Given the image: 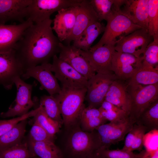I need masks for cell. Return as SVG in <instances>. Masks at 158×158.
<instances>
[{
	"instance_id": "cell-1",
	"label": "cell",
	"mask_w": 158,
	"mask_h": 158,
	"mask_svg": "<svg viewBox=\"0 0 158 158\" xmlns=\"http://www.w3.org/2000/svg\"><path fill=\"white\" fill-rule=\"evenodd\" d=\"M50 18L33 23L24 32L14 49L25 71L27 68L49 63L60 51L61 42L54 34Z\"/></svg>"
},
{
	"instance_id": "cell-29",
	"label": "cell",
	"mask_w": 158,
	"mask_h": 158,
	"mask_svg": "<svg viewBox=\"0 0 158 158\" xmlns=\"http://www.w3.org/2000/svg\"><path fill=\"white\" fill-rule=\"evenodd\" d=\"M135 123L145 127L147 131L158 129V100L147 107L140 114Z\"/></svg>"
},
{
	"instance_id": "cell-27",
	"label": "cell",
	"mask_w": 158,
	"mask_h": 158,
	"mask_svg": "<svg viewBox=\"0 0 158 158\" xmlns=\"http://www.w3.org/2000/svg\"><path fill=\"white\" fill-rule=\"evenodd\" d=\"M99 21L107 20L115 11L120 10L123 4V0H89Z\"/></svg>"
},
{
	"instance_id": "cell-3",
	"label": "cell",
	"mask_w": 158,
	"mask_h": 158,
	"mask_svg": "<svg viewBox=\"0 0 158 158\" xmlns=\"http://www.w3.org/2000/svg\"><path fill=\"white\" fill-rule=\"evenodd\" d=\"M87 88L73 89L62 87L55 95L58 101L63 124L67 129L79 123L81 113L85 107L84 102Z\"/></svg>"
},
{
	"instance_id": "cell-15",
	"label": "cell",
	"mask_w": 158,
	"mask_h": 158,
	"mask_svg": "<svg viewBox=\"0 0 158 158\" xmlns=\"http://www.w3.org/2000/svg\"><path fill=\"white\" fill-rule=\"evenodd\" d=\"M51 64L45 63L27 69L22 77L24 79L31 77L37 80L40 83V90H45L50 95L59 94L61 88L57 79L51 70Z\"/></svg>"
},
{
	"instance_id": "cell-7",
	"label": "cell",
	"mask_w": 158,
	"mask_h": 158,
	"mask_svg": "<svg viewBox=\"0 0 158 158\" xmlns=\"http://www.w3.org/2000/svg\"><path fill=\"white\" fill-rule=\"evenodd\" d=\"M118 79L114 74L96 73L88 80L85 99L88 106L98 108L104 100L110 86Z\"/></svg>"
},
{
	"instance_id": "cell-28",
	"label": "cell",
	"mask_w": 158,
	"mask_h": 158,
	"mask_svg": "<svg viewBox=\"0 0 158 158\" xmlns=\"http://www.w3.org/2000/svg\"><path fill=\"white\" fill-rule=\"evenodd\" d=\"M27 123V119L21 121L0 137V150L22 142L25 133Z\"/></svg>"
},
{
	"instance_id": "cell-4",
	"label": "cell",
	"mask_w": 158,
	"mask_h": 158,
	"mask_svg": "<svg viewBox=\"0 0 158 158\" xmlns=\"http://www.w3.org/2000/svg\"><path fill=\"white\" fill-rule=\"evenodd\" d=\"M106 21L107 24L102 37L90 49H95L106 44L114 46L121 38L142 28L122 14L120 10L114 12Z\"/></svg>"
},
{
	"instance_id": "cell-35",
	"label": "cell",
	"mask_w": 158,
	"mask_h": 158,
	"mask_svg": "<svg viewBox=\"0 0 158 158\" xmlns=\"http://www.w3.org/2000/svg\"><path fill=\"white\" fill-rule=\"evenodd\" d=\"M145 150L138 154L133 152L121 150H110L109 149H100L97 153V156L103 158H142Z\"/></svg>"
},
{
	"instance_id": "cell-31",
	"label": "cell",
	"mask_w": 158,
	"mask_h": 158,
	"mask_svg": "<svg viewBox=\"0 0 158 158\" xmlns=\"http://www.w3.org/2000/svg\"><path fill=\"white\" fill-rule=\"evenodd\" d=\"M98 109L102 117L110 122L119 121L129 116L123 110L105 100Z\"/></svg>"
},
{
	"instance_id": "cell-8",
	"label": "cell",
	"mask_w": 158,
	"mask_h": 158,
	"mask_svg": "<svg viewBox=\"0 0 158 158\" xmlns=\"http://www.w3.org/2000/svg\"><path fill=\"white\" fill-rule=\"evenodd\" d=\"M52 59L51 70L62 87L73 89L87 88L88 80L84 76L56 55Z\"/></svg>"
},
{
	"instance_id": "cell-5",
	"label": "cell",
	"mask_w": 158,
	"mask_h": 158,
	"mask_svg": "<svg viewBox=\"0 0 158 158\" xmlns=\"http://www.w3.org/2000/svg\"><path fill=\"white\" fill-rule=\"evenodd\" d=\"M82 0H31L26 11V20L33 23L50 19V16L62 9L78 6Z\"/></svg>"
},
{
	"instance_id": "cell-22",
	"label": "cell",
	"mask_w": 158,
	"mask_h": 158,
	"mask_svg": "<svg viewBox=\"0 0 158 158\" xmlns=\"http://www.w3.org/2000/svg\"><path fill=\"white\" fill-rule=\"evenodd\" d=\"M104 100L108 101L126 112L128 115L130 112L131 100L126 85L117 79L114 81L109 86L106 95Z\"/></svg>"
},
{
	"instance_id": "cell-6",
	"label": "cell",
	"mask_w": 158,
	"mask_h": 158,
	"mask_svg": "<svg viewBox=\"0 0 158 158\" xmlns=\"http://www.w3.org/2000/svg\"><path fill=\"white\" fill-rule=\"evenodd\" d=\"M127 89L131 100L128 116L135 122L147 107L158 100V84L147 85L128 84Z\"/></svg>"
},
{
	"instance_id": "cell-16",
	"label": "cell",
	"mask_w": 158,
	"mask_h": 158,
	"mask_svg": "<svg viewBox=\"0 0 158 158\" xmlns=\"http://www.w3.org/2000/svg\"><path fill=\"white\" fill-rule=\"evenodd\" d=\"M59 58L68 63L87 80L96 72L88 61L81 54L78 49L73 46L60 44Z\"/></svg>"
},
{
	"instance_id": "cell-43",
	"label": "cell",
	"mask_w": 158,
	"mask_h": 158,
	"mask_svg": "<svg viewBox=\"0 0 158 158\" xmlns=\"http://www.w3.org/2000/svg\"><path fill=\"white\" fill-rule=\"evenodd\" d=\"M94 158H102L101 157L97 156L96 157H94Z\"/></svg>"
},
{
	"instance_id": "cell-17",
	"label": "cell",
	"mask_w": 158,
	"mask_h": 158,
	"mask_svg": "<svg viewBox=\"0 0 158 158\" xmlns=\"http://www.w3.org/2000/svg\"><path fill=\"white\" fill-rule=\"evenodd\" d=\"M99 21L89 0H82L77 6L75 24L68 37L64 41L67 45L77 40L84 30L90 25Z\"/></svg>"
},
{
	"instance_id": "cell-24",
	"label": "cell",
	"mask_w": 158,
	"mask_h": 158,
	"mask_svg": "<svg viewBox=\"0 0 158 158\" xmlns=\"http://www.w3.org/2000/svg\"><path fill=\"white\" fill-rule=\"evenodd\" d=\"M107 121L101 115L98 108L85 107L82 111L79 118L80 128L83 131L92 132Z\"/></svg>"
},
{
	"instance_id": "cell-11",
	"label": "cell",
	"mask_w": 158,
	"mask_h": 158,
	"mask_svg": "<svg viewBox=\"0 0 158 158\" xmlns=\"http://www.w3.org/2000/svg\"><path fill=\"white\" fill-rule=\"evenodd\" d=\"M14 84L17 89L14 104L10 107L7 111L1 114V117L23 116L27 113L35 104L31 98L32 85L26 83L20 77L15 79Z\"/></svg>"
},
{
	"instance_id": "cell-19",
	"label": "cell",
	"mask_w": 158,
	"mask_h": 158,
	"mask_svg": "<svg viewBox=\"0 0 158 158\" xmlns=\"http://www.w3.org/2000/svg\"><path fill=\"white\" fill-rule=\"evenodd\" d=\"M33 23L25 20L18 24H0V52L13 49L24 31Z\"/></svg>"
},
{
	"instance_id": "cell-40",
	"label": "cell",
	"mask_w": 158,
	"mask_h": 158,
	"mask_svg": "<svg viewBox=\"0 0 158 158\" xmlns=\"http://www.w3.org/2000/svg\"><path fill=\"white\" fill-rule=\"evenodd\" d=\"M145 134L149 138L148 141L143 140L145 150L152 151L158 150V130L150 131Z\"/></svg>"
},
{
	"instance_id": "cell-42",
	"label": "cell",
	"mask_w": 158,
	"mask_h": 158,
	"mask_svg": "<svg viewBox=\"0 0 158 158\" xmlns=\"http://www.w3.org/2000/svg\"><path fill=\"white\" fill-rule=\"evenodd\" d=\"M142 158H158V150L152 151L145 152Z\"/></svg>"
},
{
	"instance_id": "cell-13",
	"label": "cell",
	"mask_w": 158,
	"mask_h": 158,
	"mask_svg": "<svg viewBox=\"0 0 158 158\" xmlns=\"http://www.w3.org/2000/svg\"><path fill=\"white\" fill-rule=\"evenodd\" d=\"M78 51L97 73H112L111 62L113 54L115 51L114 46L106 44L87 51L78 49Z\"/></svg>"
},
{
	"instance_id": "cell-38",
	"label": "cell",
	"mask_w": 158,
	"mask_h": 158,
	"mask_svg": "<svg viewBox=\"0 0 158 158\" xmlns=\"http://www.w3.org/2000/svg\"><path fill=\"white\" fill-rule=\"evenodd\" d=\"M55 137L50 135L42 127L34 121L30 132L29 140L40 142L49 141L54 142Z\"/></svg>"
},
{
	"instance_id": "cell-39",
	"label": "cell",
	"mask_w": 158,
	"mask_h": 158,
	"mask_svg": "<svg viewBox=\"0 0 158 158\" xmlns=\"http://www.w3.org/2000/svg\"><path fill=\"white\" fill-rule=\"evenodd\" d=\"M139 125L138 130L130 150V151L133 152L136 150L141 151L143 146L144 137L146 132L147 131L145 127Z\"/></svg>"
},
{
	"instance_id": "cell-34",
	"label": "cell",
	"mask_w": 158,
	"mask_h": 158,
	"mask_svg": "<svg viewBox=\"0 0 158 158\" xmlns=\"http://www.w3.org/2000/svg\"><path fill=\"white\" fill-rule=\"evenodd\" d=\"M148 32L154 38H158V0H149Z\"/></svg>"
},
{
	"instance_id": "cell-44",
	"label": "cell",
	"mask_w": 158,
	"mask_h": 158,
	"mask_svg": "<svg viewBox=\"0 0 158 158\" xmlns=\"http://www.w3.org/2000/svg\"><path fill=\"white\" fill-rule=\"evenodd\" d=\"M33 158H39L37 157H33Z\"/></svg>"
},
{
	"instance_id": "cell-41",
	"label": "cell",
	"mask_w": 158,
	"mask_h": 158,
	"mask_svg": "<svg viewBox=\"0 0 158 158\" xmlns=\"http://www.w3.org/2000/svg\"><path fill=\"white\" fill-rule=\"evenodd\" d=\"M139 125L135 123L131 129L127 133L122 150L129 151L134 138L138 130Z\"/></svg>"
},
{
	"instance_id": "cell-26",
	"label": "cell",
	"mask_w": 158,
	"mask_h": 158,
	"mask_svg": "<svg viewBox=\"0 0 158 158\" xmlns=\"http://www.w3.org/2000/svg\"><path fill=\"white\" fill-rule=\"evenodd\" d=\"M129 85H147L158 84V67L143 62L141 67L128 80Z\"/></svg>"
},
{
	"instance_id": "cell-25",
	"label": "cell",
	"mask_w": 158,
	"mask_h": 158,
	"mask_svg": "<svg viewBox=\"0 0 158 158\" xmlns=\"http://www.w3.org/2000/svg\"><path fill=\"white\" fill-rule=\"evenodd\" d=\"M27 143L29 150L35 157L39 158H63L61 150L54 142H35L28 140Z\"/></svg>"
},
{
	"instance_id": "cell-45",
	"label": "cell",
	"mask_w": 158,
	"mask_h": 158,
	"mask_svg": "<svg viewBox=\"0 0 158 158\" xmlns=\"http://www.w3.org/2000/svg\"><path fill=\"white\" fill-rule=\"evenodd\" d=\"M33 158V157H32V158Z\"/></svg>"
},
{
	"instance_id": "cell-9",
	"label": "cell",
	"mask_w": 158,
	"mask_h": 158,
	"mask_svg": "<svg viewBox=\"0 0 158 158\" xmlns=\"http://www.w3.org/2000/svg\"><path fill=\"white\" fill-rule=\"evenodd\" d=\"M135 122L128 116L126 119L105 123L97 128L95 130L99 135L102 147L109 149L112 144L123 140Z\"/></svg>"
},
{
	"instance_id": "cell-23",
	"label": "cell",
	"mask_w": 158,
	"mask_h": 158,
	"mask_svg": "<svg viewBox=\"0 0 158 158\" xmlns=\"http://www.w3.org/2000/svg\"><path fill=\"white\" fill-rule=\"evenodd\" d=\"M105 26L99 21L89 26L78 38L73 42V46L80 49L87 51L98 36L104 32Z\"/></svg>"
},
{
	"instance_id": "cell-37",
	"label": "cell",
	"mask_w": 158,
	"mask_h": 158,
	"mask_svg": "<svg viewBox=\"0 0 158 158\" xmlns=\"http://www.w3.org/2000/svg\"><path fill=\"white\" fill-rule=\"evenodd\" d=\"M38 107L22 116L9 120H0V137L5 134L21 121L30 117H33L37 112Z\"/></svg>"
},
{
	"instance_id": "cell-20",
	"label": "cell",
	"mask_w": 158,
	"mask_h": 158,
	"mask_svg": "<svg viewBox=\"0 0 158 158\" xmlns=\"http://www.w3.org/2000/svg\"><path fill=\"white\" fill-rule=\"evenodd\" d=\"M31 0H0V24L25 21L26 8Z\"/></svg>"
},
{
	"instance_id": "cell-36",
	"label": "cell",
	"mask_w": 158,
	"mask_h": 158,
	"mask_svg": "<svg viewBox=\"0 0 158 158\" xmlns=\"http://www.w3.org/2000/svg\"><path fill=\"white\" fill-rule=\"evenodd\" d=\"M143 62L154 67H158V38L147 46L142 55Z\"/></svg>"
},
{
	"instance_id": "cell-10",
	"label": "cell",
	"mask_w": 158,
	"mask_h": 158,
	"mask_svg": "<svg viewBox=\"0 0 158 158\" xmlns=\"http://www.w3.org/2000/svg\"><path fill=\"white\" fill-rule=\"evenodd\" d=\"M153 40L147 30L140 28L121 38L116 42L114 49L116 51L139 57Z\"/></svg>"
},
{
	"instance_id": "cell-30",
	"label": "cell",
	"mask_w": 158,
	"mask_h": 158,
	"mask_svg": "<svg viewBox=\"0 0 158 158\" xmlns=\"http://www.w3.org/2000/svg\"><path fill=\"white\" fill-rule=\"evenodd\" d=\"M39 106L49 118L57 122L61 126L63 124L59 102L55 95L42 96Z\"/></svg>"
},
{
	"instance_id": "cell-14",
	"label": "cell",
	"mask_w": 158,
	"mask_h": 158,
	"mask_svg": "<svg viewBox=\"0 0 158 158\" xmlns=\"http://www.w3.org/2000/svg\"><path fill=\"white\" fill-rule=\"evenodd\" d=\"M142 56L137 57L129 54L114 52L111 62V71L118 79L129 80L141 67Z\"/></svg>"
},
{
	"instance_id": "cell-12",
	"label": "cell",
	"mask_w": 158,
	"mask_h": 158,
	"mask_svg": "<svg viewBox=\"0 0 158 158\" xmlns=\"http://www.w3.org/2000/svg\"><path fill=\"white\" fill-rule=\"evenodd\" d=\"M24 72L14 49L0 52V85L10 90L15 79L22 76Z\"/></svg>"
},
{
	"instance_id": "cell-2",
	"label": "cell",
	"mask_w": 158,
	"mask_h": 158,
	"mask_svg": "<svg viewBox=\"0 0 158 158\" xmlns=\"http://www.w3.org/2000/svg\"><path fill=\"white\" fill-rule=\"evenodd\" d=\"M63 158H94L102 148L99 135L96 130L92 132L83 130L79 123L68 129Z\"/></svg>"
},
{
	"instance_id": "cell-32",
	"label": "cell",
	"mask_w": 158,
	"mask_h": 158,
	"mask_svg": "<svg viewBox=\"0 0 158 158\" xmlns=\"http://www.w3.org/2000/svg\"><path fill=\"white\" fill-rule=\"evenodd\" d=\"M34 121L42 127L50 135L55 137L58 133L61 126L56 121L49 118L42 108L39 106V109L33 116Z\"/></svg>"
},
{
	"instance_id": "cell-33",
	"label": "cell",
	"mask_w": 158,
	"mask_h": 158,
	"mask_svg": "<svg viewBox=\"0 0 158 158\" xmlns=\"http://www.w3.org/2000/svg\"><path fill=\"white\" fill-rule=\"evenodd\" d=\"M35 157L27 142L22 143L0 150V158H31Z\"/></svg>"
},
{
	"instance_id": "cell-21",
	"label": "cell",
	"mask_w": 158,
	"mask_h": 158,
	"mask_svg": "<svg viewBox=\"0 0 158 158\" xmlns=\"http://www.w3.org/2000/svg\"><path fill=\"white\" fill-rule=\"evenodd\" d=\"M77 6L70 7L59 11L53 20L52 30L56 33L61 42L64 41L67 39L73 29Z\"/></svg>"
},
{
	"instance_id": "cell-18",
	"label": "cell",
	"mask_w": 158,
	"mask_h": 158,
	"mask_svg": "<svg viewBox=\"0 0 158 158\" xmlns=\"http://www.w3.org/2000/svg\"><path fill=\"white\" fill-rule=\"evenodd\" d=\"M149 0H126L120 12L134 24L147 30Z\"/></svg>"
}]
</instances>
